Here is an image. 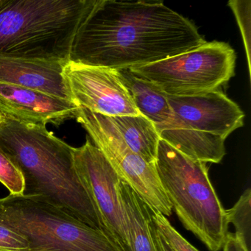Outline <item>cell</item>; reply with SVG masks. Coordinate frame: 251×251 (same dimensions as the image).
I'll use <instances>...</instances> for the list:
<instances>
[{"instance_id":"1","label":"cell","mask_w":251,"mask_h":251,"mask_svg":"<svg viewBox=\"0 0 251 251\" xmlns=\"http://www.w3.org/2000/svg\"><path fill=\"white\" fill-rule=\"evenodd\" d=\"M205 42L192 21L164 2L96 0L76 33L70 61L128 70Z\"/></svg>"},{"instance_id":"2","label":"cell","mask_w":251,"mask_h":251,"mask_svg":"<svg viewBox=\"0 0 251 251\" xmlns=\"http://www.w3.org/2000/svg\"><path fill=\"white\" fill-rule=\"evenodd\" d=\"M0 148L23 173V195L41 197L90 227L104 231L77 175L75 148L54 136L45 126L20 123L3 115Z\"/></svg>"},{"instance_id":"3","label":"cell","mask_w":251,"mask_h":251,"mask_svg":"<svg viewBox=\"0 0 251 251\" xmlns=\"http://www.w3.org/2000/svg\"><path fill=\"white\" fill-rule=\"evenodd\" d=\"M96 0H0V55L67 64Z\"/></svg>"},{"instance_id":"4","label":"cell","mask_w":251,"mask_h":251,"mask_svg":"<svg viewBox=\"0 0 251 251\" xmlns=\"http://www.w3.org/2000/svg\"><path fill=\"white\" fill-rule=\"evenodd\" d=\"M155 164L167 199L183 227L208 251H220L230 224L210 180L207 163L189 158L160 139Z\"/></svg>"},{"instance_id":"5","label":"cell","mask_w":251,"mask_h":251,"mask_svg":"<svg viewBox=\"0 0 251 251\" xmlns=\"http://www.w3.org/2000/svg\"><path fill=\"white\" fill-rule=\"evenodd\" d=\"M0 224L24 236L30 251H123L105 232L41 197L0 198Z\"/></svg>"},{"instance_id":"6","label":"cell","mask_w":251,"mask_h":251,"mask_svg":"<svg viewBox=\"0 0 251 251\" xmlns=\"http://www.w3.org/2000/svg\"><path fill=\"white\" fill-rule=\"evenodd\" d=\"M236 55L229 44L205 42L184 53L129 71L168 96H195L219 90L235 74Z\"/></svg>"},{"instance_id":"7","label":"cell","mask_w":251,"mask_h":251,"mask_svg":"<svg viewBox=\"0 0 251 251\" xmlns=\"http://www.w3.org/2000/svg\"><path fill=\"white\" fill-rule=\"evenodd\" d=\"M75 118L109 161L120 180L127 183L155 212L170 217L173 208L161 186L155 164H149L126 145L109 117L83 108Z\"/></svg>"},{"instance_id":"8","label":"cell","mask_w":251,"mask_h":251,"mask_svg":"<svg viewBox=\"0 0 251 251\" xmlns=\"http://www.w3.org/2000/svg\"><path fill=\"white\" fill-rule=\"evenodd\" d=\"M77 175L99 217L104 232L123 251H130L119 193L120 178L102 151L89 139L74 149Z\"/></svg>"},{"instance_id":"9","label":"cell","mask_w":251,"mask_h":251,"mask_svg":"<svg viewBox=\"0 0 251 251\" xmlns=\"http://www.w3.org/2000/svg\"><path fill=\"white\" fill-rule=\"evenodd\" d=\"M62 75L79 108L108 117L140 114L117 70L69 61Z\"/></svg>"},{"instance_id":"10","label":"cell","mask_w":251,"mask_h":251,"mask_svg":"<svg viewBox=\"0 0 251 251\" xmlns=\"http://www.w3.org/2000/svg\"><path fill=\"white\" fill-rule=\"evenodd\" d=\"M168 102L188 130L226 140L244 125L245 114L240 107L220 89L195 96H168Z\"/></svg>"},{"instance_id":"11","label":"cell","mask_w":251,"mask_h":251,"mask_svg":"<svg viewBox=\"0 0 251 251\" xmlns=\"http://www.w3.org/2000/svg\"><path fill=\"white\" fill-rule=\"evenodd\" d=\"M77 109L72 101L35 89L0 83V113L20 123L58 126L75 118Z\"/></svg>"},{"instance_id":"12","label":"cell","mask_w":251,"mask_h":251,"mask_svg":"<svg viewBox=\"0 0 251 251\" xmlns=\"http://www.w3.org/2000/svg\"><path fill=\"white\" fill-rule=\"evenodd\" d=\"M65 65L0 55V83L35 89L73 102L63 78Z\"/></svg>"},{"instance_id":"13","label":"cell","mask_w":251,"mask_h":251,"mask_svg":"<svg viewBox=\"0 0 251 251\" xmlns=\"http://www.w3.org/2000/svg\"><path fill=\"white\" fill-rule=\"evenodd\" d=\"M117 71L139 114L152 122L160 139L167 143L174 142L183 128L169 104L167 95L151 82L132 74L129 70Z\"/></svg>"},{"instance_id":"14","label":"cell","mask_w":251,"mask_h":251,"mask_svg":"<svg viewBox=\"0 0 251 251\" xmlns=\"http://www.w3.org/2000/svg\"><path fill=\"white\" fill-rule=\"evenodd\" d=\"M118 188L127 227L129 250L156 251L149 207L127 183L120 180Z\"/></svg>"},{"instance_id":"15","label":"cell","mask_w":251,"mask_h":251,"mask_svg":"<svg viewBox=\"0 0 251 251\" xmlns=\"http://www.w3.org/2000/svg\"><path fill=\"white\" fill-rule=\"evenodd\" d=\"M126 145L149 164H155L160 137L152 122L142 114L109 117Z\"/></svg>"},{"instance_id":"16","label":"cell","mask_w":251,"mask_h":251,"mask_svg":"<svg viewBox=\"0 0 251 251\" xmlns=\"http://www.w3.org/2000/svg\"><path fill=\"white\" fill-rule=\"evenodd\" d=\"M227 222L236 229L234 234L242 241L248 251L251 246V189H247L237 202L226 210Z\"/></svg>"},{"instance_id":"17","label":"cell","mask_w":251,"mask_h":251,"mask_svg":"<svg viewBox=\"0 0 251 251\" xmlns=\"http://www.w3.org/2000/svg\"><path fill=\"white\" fill-rule=\"evenodd\" d=\"M151 211L152 223L172 251H199L176 230L167 217L161 213Z\"/></svg>"},{"instance_id":"18","label":"cell","mask_w":251,"mask_h":251,"mask_svg":"<svg viewBox=\"0 0 251 251\" xmlns=\"http://www.w3.org/2000/svg\"><path fill=\"white\" fill-rule=\"evenodd\" d=\"M0 183L9 190L10 195H23L25 179L23 173L12 160L0 148Z\"/></svg>"},{"instance_id":"19","label":"cell","mask_w":251,"mask_h":251,"mask_svg":"<svg viewBox=\"0 0 251 251\" xmlns=\"http://www.w3.org/2000/svg\"><path fill=\"white\" fill-rule=\"evenodd\" d=\"M227 5L234 14L242 33L244 46L248 58V70L251 75V2L250 0H230Z\"/></svg>"},{"instance_id":"20","label":"cell","mask_w":251,"mask_h":251,"mask_svg":"<svg viewBox=\"0 0 251 251\" xmlns=\"http://www.w3.org/2000/svg\"><path fill=\"white\" fill-rule=\"evenodd\" d=\"M0 251H30V245L24 236L0 224Z\"/></svg>"},{"instance_id":"21","label":"cell","mask_w":251,"mask_h":251,"mask_svg":"<svg viewBox=\"0 0 251 251\" xmlns=\"http://www.w3.org/2000/svg\"><path fill=\"white\" fill-rule=\"evenodd\" d=\"M223 251H248L240 239L233 233H228L223 248Z\"/></svg>"},{"instance_id":"22","label":"cell","mask_w":251,"mask_h":251,"mask_svg":"<svg viewBox=\"0 0 251 251\" xmlns=\"http://www.w3.org/2000/svg\"><path fill=\"white\" fill-rule=\"evenodd\" d=\"M152 234L153 237L154 244H155V250L156 251H173L170 249L167 242L164 240V238L160 234L159 232L157 230L155 226L152 222Z\"/></svg>"},{"instance_id":"23","label":"cell","mask_w":251,"mask_h":251,"mask_svg":"<svg viewBox=\"0 0 251 251\" xmlns=\"http://www.w3.org/2000/svg\"><path fill=\"white\" fill-rule=\"evenodd\" d=\"M2 114L0 113V123H1V122H2Z\"/></svg>"}]
</instances>
